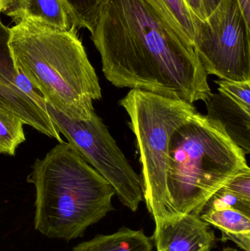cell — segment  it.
<instances>
[{"label": "cell", "mask_w": 250, "mask_h": 251, "mask_svg": "<svg viewBox=\"0 0 250 251\" xmlns=\"http://www.w3.org/2000/svg\"><path fill=\"white\" fill-rule=\"evenodd\" d=\"M91 39L106 79L117 88L190 104L205 102L212 93L193 47L144 0H107Z\"/></svg>", "instance_id": "obj_1"}, {"label": "cell", "mask_w": 250, "mask_h": 251, "mask_svg": "<svg viewBox=\"0 0 250 251\" xmlns=\"http://www.w3.org/2000/svg\"><path fill=\"white\" fill-rule=\"evenodd\" d=\"M77 30L22 21L10 28L9 47L16 69L47 104L72 120L85 121L92 117L93 101L102 93Z\"/></svg>", "instance_id": "obj_2"}, {"label": "cell", "mask_w": 250, "mask_h": 251, "mask_svg": "<svg viewBox=\"0 0 250 251\" xmlns=\"http://www.w3.org/2000/svg\"><path fill=\"white\" fill-rule=\"evenodd\" d=\"M26 181L35 188V229L48 238L83 237L114 210L111 184L66 142L37 159Z\"/></svg>", "instance_id": "obj_3"}, {"label": "cell", "mask_w": 250, "mask_h": 251, "mask_svg": "<svg viewBox=\"0 0 250 251\" xmlns=\"http://www.w3.org/2000/svg\"><path fill=\"white\" fill-rule=\"evenodd\" d=\"M248 171L246 154L223 125L197 112L170 139L167 190L173 212L201 215L216 192Z\"/></svg>", "instance_id": "obj_4"}, {"label": "cell", "mask_w": 250, "mask_h": 251, "mask_svg": "<svg viewBox=\"0 0 250 251\" xmlns=\"http://www.w3.org/2000/svg\"><path fill=\"white\" fill-rule=\"evenodd\" d=\"M120 104L129 115L136 137L144 201L157 224L176 216L167 190L170 139L198 111L187 101L139 90H131Z\"/></svg>", "instance_id": "obj_5"}, {"label": "cell", "mask_w": 250, "mask_h": 251, "mask_svg": "<svg viewBox=\"0 0 250 251\" xmlns=\"http://www.w3.org/2000/svg\"><path fill=\"white\" fill-rule=\"evenodd\" d=\"M60 134L79 156L101 174L125 206L136 212L143 201L142 180L134 171L102 119L94 112L89 120L74 121L46 104Z\"/></svg>", "instance_id": "obj_6"}, {"label": "cell", "mask_w": 250, "mask_h": 251, "mask_svg": "<svg viewBox=\"0 0 250 251\" xmlns=\"http://www.w3.org/2000/svg\"><path fill=\"white\" fill-rule=\"evenodd\" d=\"M193 47L208 75L250 81V24L238 0H221L204 20L193 15Z\"/></svg>", "instance_id": "obj_7"}, {"label": "cell", "mask_w": 250, "mask_h": 251, "mask_svg": "<svg viewBox=\"0 0 250 251\" xmlns=\"http://www.w3.org/2000/svg\"><path fill=\"white\" fill-rule=\"evenodd\" d=\"M155 225L152 240L157 251H210L217 240L209 224L194 214L176 215Z\"/></svg>", "instance_id": "obj_8"}, {"label": "cell", "mask_w": 250, "mask_h": 251, "mask_svg": "<svg viewBox=\"0 0 250 251\" xmlns=\"http://www.w3.org/2000/svg\"><path fill=\"white\" fill-rule=\"evenodd\" d=\"M0 108L9 110L19 116L23 124L39 132L63 143L48 115L46 107L32 100L18 87L0 80Z\"/></svg>", "instance_id": "obj_9"}, {"label": "cell", "mask_w": 250, "mask_h": 251, "mask_svg": "<svg viewBox=\"0 0 250 251\" xmlns=\"http://www.w3.org/2000/svg\"><path fill=\"white\" fill-rule=\"evenodd\" d=\"M4 14L16 24L30 21L62 31L76 26L65 0H18Z\"/></svg>", "instance_id": "obj_10"}, {"label": "cell", "mask_w": 250, "mask_h": 251, "mask_svg": "<svg viewBox=\"0 0 250 251\" xmlns=\"http://www.w3.org/2000/svg\"><path fill=\"white\" fill-rule=\"evenodd\" d=\"M208 117L218 121L229 137L245 152L250 153V113L244 110L224 94H213L205 101Z\"/></svg>", "instance_id": "obj_11"}, {"label": "cell", "mask_w": 250, "mask_h": 251, "mask_svg": "<svg viewBox=\"0 0 250 251\" xmlns=\"http://www.w3.org/2000/svg\"><path fill=\"white\" fill-rule=\"evenodd\" d=\"M201 219L221 231V240L233 241L245 251H250V215L233 209L205 210Z\"/></svg>", "instance_id": "obj_12"}, {"label": "cell", "mask_w": 250, "mask_h": 251, "mask_svg": "<svg viewBox=\"0 0 250 251\" xmlns=\"http://www.w3.org/2000/svg\"><path fill=\"white\" fill-rule=\"evenodd\" d=\"M152 241L142 229L123 228L112 234H98L75 246L73 251H152Z\"/></svg>", "instance_id": "obj_13"}, {"label": "cell", "mask_w": 250, "mask_h": 251, "mask_svg": "<svg viewBox=\"0 0 250 251\" xmlns=\"http://www.w3.org/2000/svg\"><path fill=\"white\" fill-rule=\"evenodd\" d=\"M144 1L182 39L193 47L195 38L193 14L184 0Z\"/></svg>", "instance_id": "obj_14"}, {"label": "cell", "mask_w": 250, "mask_h": 251, "mask_svg": "<svg viewBox=\"0 0 250 251\" xmlns=\"http://www.w3.org/2000/svg\"><path fill=\"white\" fill-rule=\"evenodd\" d=\"M23 125L19 116L0 108V154L15 156L17 148L26 141Z\"/></svg>", "instance_id": "obj_15"}, {"label": "cell", "mask_w": 250, "mask_h": 251, "mask_svg": "<svg viewBox=\"0 0 250 251\" xmlns=\"http://www.w3.org/2000/svg\"><path fill=\"white\" fill-rule=\"evenodd\" d=\"M10 28L0 20V80L18 87L21 91L27 82V78L16 69L9 47Z\"/></svg>", "instance_id": "obj_16"}, {"label": "cell", "mask_w": 250, "mask_h": 251, "mask_svg": "<svg viewBox=\"0 0 250 251\" xmlns=\"http://www.w3.org/2000/svg\"><path fill=\"white\" fill-rule=\"evenodd\" d=\"M107 0H65L75 26L93 31L100 12Z\"/></svg>", "instance_id": "obj_17"}, {"label": "cell", "mask_w": 250, "mask_h": 251, "mask_svg": "<svg viewBox=\"0 0 250 251\" xmlns=\"http://www.w3.org/2000/svg\"><path fill=\"white\" fill-rule=\"evenodd\" d=\"M222 209H233L250 215V202L243 200L222 187L208 199L202 212Z\"/></svg>", "instance_id": "obj_18"}, {"label": "cell", "mask_w": 250, "mask_h": 251, "mask_svg": "<svg viewBox=\"0 0 250 251\" xmlns=\"http://www.w3.org/2000/svg\"><path fill=\"white\" fill-rule=\"evenodd\" d=\"M215 83L218 85L219 92L224 94L238 106L248 113H250V81H235L219 79Z\"/></svg>", "instance_id": "obj_19"}, {"label": "cell", "mask_w": 250, "mask_h": 251, "mask_svg": "<svg viewBox=\"0 0 250 251\" xmlns=\"http://www.w3.org/2000/svg\"><path fill=\"white\" fill-rule=\"evenodd\" d=\"M223 188L250 202V171L236 176L223 186Z\"/></svg>", "instance_id": "obj_20"}, {"label": "cell", "mask_w": 250, "mask_h": 251, "mask_svg": "<svg viewBox=\"0 0 250 251\" xmlns=\"http://www.w3.org/2000/svg\"><path fill=\"white\" fill-rule=\"evenodd\" d=\"M184 1L194 16L201 20L205 19L202 0H184Z\"/></svg>", "instance_id": "obj_21"}, {"label": "cell", "mask_w": 250, "mask_h": 251, "mask_svg": "<svg viewBox=\"0 0 250 251\" xmlns=\"http://www.w3.org/2000/svg\"><path fill=\"white\" fill-rule=\"evenodd\" d=\"M220 1L221 0H202L205 18L209 16L210 13L217 7Z\"/></svg>", "instance_id": "obj_22"}, {"label": "cell", "mask_w": 250, "mask_h": 251, "mask_svg": "<svg viewBox=\"0 0 250 251\" xmlns=\"http://www.w3.org/2000/svg\"><path fill=\"white\" fill-rule=\"evenodd\" d=\"M245 19L250 23V0H238Z\"/></svg>", "instance_id": "obj_23"}, {"label": "cell", "mask_w": 250, "mask_h": 251, "mask_svg": "<svg viewBox=\"0 0 250 251\" xmlns=\"http://www.w3.org/2000/svg\"><path fill=\"white\" fill-rule=\"evenodd\" d=\"M18 0H0V13H5L7 10L13 7Z\"/></svg>", "instance_id": "obj_24"}, {"label": "cell", "mask_w": 250, "mask_h": 251, "mask_svg": "<svg viewBox=\"0 0 250 251\" xmlns=\"http://www.w3.org/2000/svg\"><path fill=\"white\" fill-rule=\"evenodd\" d=\"M223 251H239L236 249H232V248H225Z\"/></svg>", "instance_id": "obj_25"}]
</instances>
